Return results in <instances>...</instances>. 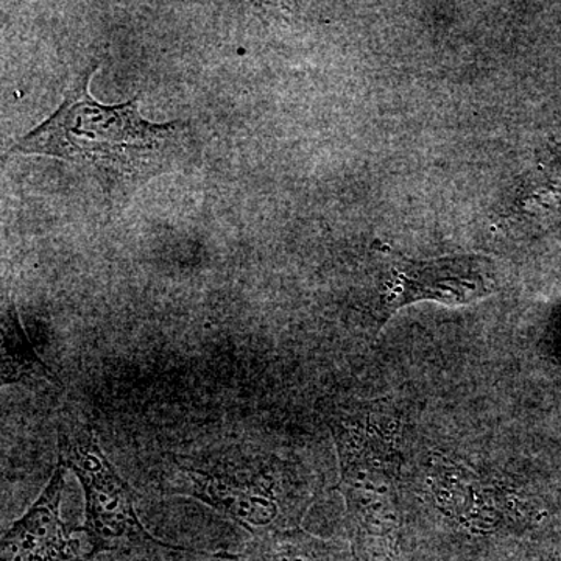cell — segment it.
Instances as JSON below:
<instances>
[{"label": "cell", "mask_w": 561, "mask_h": 561, "mask_svg": "<svg viewBox=\"0 0 561 561\" xmlns=\"http://www.w3.org/2000/svg\"><path fill=\"white\" fill-rule=\"evenodd\" d=\"M90 68L66 92L60 108L11 147L10 153L58 158L87 169L108 195H130L157 176L186 165L190 122L154 124L140 114V98L103 105L90 92Z\"/></svg>", "instance_id": "6da1fadb"}, {"label": "cell", "mask_w": 561, "mask_h": 561, "mask_svg": "<svg viewBox=\"0 0 561 561\" xmlns=\"http://www.w3.org/2000/svg\"><path fill=\"white\" fill-rule=\"evenodd\" d=\"M161 481L168 493L194 497L254 535L298 527L311 501L289 461L234 448L169 454Z\"/></svg>", "instance_id": "7a4b0ae2"}, {"label": "cell", "mask_w": 561, "mask_h": 561, "mask_svg": "<svg viewBox=\"0 0 561 561\" xmlns=\"http://www.w3.org/2000/svg\"><path fill=\"white\" fill-rule=\"evenodd\" d=\"M339 460L337 491L356 559H390L401 531L400 427L376 405L342 409L330 420Z\"/></svg>", "instance_id": "3957f363"}, {"label": "cell", "mask_w": 561, "mask_h": 561, "mask_svg": "<svg viewBox=\"0 0 561 561\" xmlns=\"http://www.w3.org/2000/svg\"><path fill=\"white\" fill-rule=\"evenodd\" d=\"M58 463L79 479L84 493V527L88 557L102 552H133L138 549L194 551L154 538L140 523L135 491L103 453L98 432L88 421L65 412L58 421Z\"/></svg>", "instance_id": "277c9868"}, {"label": "cell", "mask_w": 561, "mask_h": 561, "mask_svg": "<svg viewBox=\"0 0 561 561\" xmlns=\"http://www.w3.org/2000/svg\"><path fill=\"white\" fill-rule=\"evenodd\" d=\"M497 290L496 267L479 254H459L432 261H412L393 254L379 290L382 321L420 301L467 306Z\"/></svg>", "instance_id": "5b68a950"}, {"label": "cell", "mask_w": 561, "mask_h": 561, "mask_svg": "<svg viewBox=\"0 0 561 561\" xmlns=\"http://www.w3.org/2000/svg\"><path fill=\"white\" fill-rule=\"evenodd\" d=\"M66 470L60 463L22 518L0 534V561H81L61 519Z\"/></svg>", "instance_id": "8992f818"}, {"label": "cell", "mask_w": 561, "mask_h": 561, "mask_svg": "<svg viewBox=\"0 0 561 561\" xmlns=\"http://www.w3.org/2000/svg\"><path fill=\"white\" fill-rule=\"evenodd\" d=\"M60 383L49 365L41 359L22 327L13 295L0 290V389L7 386Z\"/></svg>", "instance_id": "52a82bcc"}, {"label": "cell", "mask_w": 561, "mask_h": 561, "mask_svg": "<svg viewBox=\"0 0 561 561\" xmlns=\"http://www.w3.org/2000/svg\"><path fill=\"white\" fill-rule=\"evenodd\" d=\"M238 561H356L353 548L294 527L256 535Z\"/></svg>", "instance_id": "ba28073f"}, {"label": "cell", "mask_w": 561, "mask_h": 561, "mask_svg": "<svg viewBox=\"0 0 561 561\" xmlns=\"http://www.w3.org/2000/svg\"><path fill=\"white\" fill-rule=\"evenodd\" d=\"M3 254V239H2V228H0V260H2Z\"/></svg>", "instance_id": "9c48e42d"}]
</instances>
